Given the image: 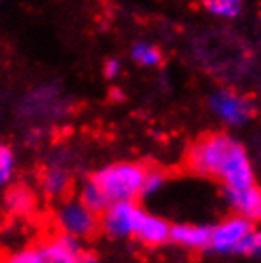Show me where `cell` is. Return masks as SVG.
I'll return each instance as SVG.
<instances>
[{
    "label": "cell",
    "mask_w": 261,
    "mask_h": 263,
    "mask_svg": "<svg viewBox=\"0 0 261 263\" xmlns=\"http://www.w3.org/2000/svg\"><path fill=\"white\" fill-rule=\"evenodd\" d=\"M240 147L242 145L221 132H206L187 147L183 155V168L189 174L221 183L225 166Z\"/></svg>",
    "instance_id": "obj_1"
},
{
    "label": "cell",
    "mask_w": 261,
    "mask_h": 263,
    "mask_svg": "<svg viewBox=\"0 0 261 263\" xmlns=\"http://www.w3.org/2000/svg\"><path fill=\"white\" fill-rule=\"evenodd\" d=\"M151 168V162H117L96 172L90 179L107 195L111 202L136 200L137 197H141L145 178Z\"/></svg>",
    "instance_id": "obj_2"
},
{
    "label": "cell",
    "mask_w": 261,
    "mask_h": 263,
    "mask_svg": "<svg viewBox=\"0 0 261 263\" xmlns=\"http://www.w3.org/2000/svg\"><path fill=\"white\" fill-rule=\"evenodd\" d=\"M145 212L136 200H117L99 216L101 231L109 237H134Z\"/></svg>",
    "instance_id": "obj_3"
},
{
    "label": "cell",
    "mask_w": 261,
    "mask_h": 263,
    "mask_svg": "<svg viewBox=\"0 0 261 263\" xmlns=\"http://www.w3.org/2000/svg\"><path fill=\"white\" fill-rule=\"evenodd\" d=\"M61 231L77 238H94L101 233V219L82 202H67L58 214Z\"/></svg>",
    "instance_id": "obj_4"
},
{
    "label": "cell",
    "mask_w": 261,
    "mask_h": 263,
    "mask_svg": "<svg viewBox=\"0 0 261 263\" xmlns=\"http://www.w3.org/2000/svg\"><path fill=\"white\" fill-rule=\"evenodd\" d=\"M39 248L42 252V256H44V263L96 261V256H90L91 252H86L77 240V237H72L65 231L48 237L44 242L39 244Z\"/></svg>",
    "instance_id": "obj_5"
},
{
    "label": "cell",
    "mask_w": 261,
    "mask_h": 263,
    "mask_svg": "<svg viewBox=\"0 0 261 263\" xmlns=\"http://www.w3.org/2000/svg\"><path fill=\"white\" fill-rule=\"evenodd\" d=\"M255 227L254 221L246 219L244 216H233L225 219L219 227L212 229V242H210V248L219 252H231L233 246H235L242 237H246L248 233H252Z\"/></svg>",
    "instance_id": "obj_6"
},
{
    "label": "cell",
    "mask_w": 261,
    "mask_h": 263,
    "mask_svg": "<svg viewBox=\"0 0 261 263\" xmlns=\"http://www.w3.org/2000/svg\"><path fill=\"white\" fill-rule=\"evenodd\" d=\"M227 195L238 214L250 221H261V189L255 183L244 189H227Z\"/></svg>",
    "instance_id": "obj_7"
},
{
    "label": "cell",
    "mask_w": 261,
    "mask_h": 263,
    "mask_svg": "<svg viewBox=\"0 0 261 263\" xmlns=\"http://www.w3.org/2000/svg\"><path fill=\"white\" fill-rule=\"evenodd\" d=\"M134 238L139 240L147 248H158V246H162L164 242L170 240V225L164 219L145 214L139 227L134 233Z\"/></svg>",
    "instance_id": "obj_8"
},
{
    "label": "cell",
    "mask_w": 261,
    "mask_h": 263,
    "mask_svg": "<svg viewBox=\"0 0 261 263\" xmlns=\"http://www.w3.org/2000/svg\"><path fill=\"white\" fill-rule=\"evenodd\" d=\"M212 105L216 109L223 119L229 120L231 124H238L242 120H246L252 115V105L250 101L242 99L240 96H235V93L223 92L219 96L212 99Z\"/></svg>",
    "instance_id": "obj_9"
},
{
    "label": "cell",
    "mask_w": 261,
    "mask_h": 263,
    "mask_svg": "<svg viewBox=\"0 0 261 263\" xmlns=\"http://www.w3.org/2000/svg\"><path fill=\"white\" fill-rule=\"evenodd\" d=\"M170 238L191 250H206L212 242L210 227H195V225H174L170 227Z\"/></svg>",
    "instance_id": "obj_10"
},
{
    "label": "cell",
    "mask_w": 261,
    "mask_h": 263,
    "mask_svg": "<svg viewBox=\"0 0 261 263\" xmlns=\"http://www.w3.org/2000/svg\"><path fill=\"white\" fill-rule=\"evenodd\" d=\"M40 185L48 197H65L71 191V176L61 166H48L40 176Z\"/></svg>",
    "instance_id": "obj_11"
},
{
    "label": "cell",
    "mask_w": 261,
    "mask_h": 263,
    "mask_svg": "<svg viewBox=\"0 0 261 263\" xmlns=\"http://www.w3.org/2000/svg\"><path fill=\"white\" fill-rule=\"evenodd\" d=\"M6 206L15 216H29L36 208V197L25 183L12 185L6 193Z\"/></svg>",
    "instance_id": "obj_12"
},
{
    "label": "cell",
    "mask_w": 261,
    "mask_h": 263,
    "mask_svg": "<svg viewBox=\"0 0 261 263\" xmlns=\"http://www.w3.org/2000/svg\"><path fill=\"white\" fill-rule=\"evenodd\" d=\"M80 202L84 204L88 210H91L94 214H98V216H101L109 206H111V200L107 198V195H105L101 189H99L98 185L94 183L91 179H88L86 181V185L82 187V193H80Z\"/></svg>",
    "instance_id": "obj_13"
},
{
    "label": "cell",
    "mask_w": 261,
    "mask_h": 263,
    "mask_svg": "<svg viewBox=\"0 0 261 263\" xmlns=\"http://www.w3.org/2000/svg\"><path fill=\"white\" fill-rule=\"evenodd\" d=\"M132 55H134V60H136L137 63H141V65H158V63L162 61L160 50L153 46H147V44H136Z\"/></svg>",
    "instance_id": "obj_14"
},
{
    "label": "cell",
    "mask_w": 261,
    "mask_h": 263,
    "mask_svg": "<svg viewBox=\"0 0 261 263\" xmlns=\"http://www.w3.org/2000/svg\"><path fill=\"white\" fill-rule=\"evenodd\" d=\"M210 12L233 17L240 10V0H200Z\"/></svg>",
    "instance_id": "obj_15"
},
{
    "label": "cell",
    "mask_w": 261,
    "mask_h": 263,
    "mask_svg": "<svg viewBox=\"0 0 261 263\" xmlns=\"http://www.w3.org/2000/svg\"><path fill=\"white\" fill-rule=\"evenodd\" d=\"M8 261H12V263H44V256H42L39 244H36V246H27V248H23V250L13 252L12 256L8 257Z\"/></svg>",
    "instance_id": "obj_16"
},
{
    "label": "cell",
    "mask_w": 261,
    "mask_h": 263,
    "mask_svg": "<svg viewBox=\"0 0 261 263\" xmlns=\"http://www.w3.org/2000/svg\"><path fill=\"white\" fill-rule=\"evenodd\" d=\"M13 172V153L8 145L0 143V185H4L12 178Z\"/></svg>",
    "instance_id": "obj_17"
},
{
    "label": "cell",
    "mask_w": 261,
    "mask_h": 263,
    "mask_svg": "<svg viewBox=\"0 0 261 263\" xmlns=\"http://www.w3.org/2000/svg\"><path fill=\"white\" fill-rule=\"evenodd\" d=\"M117 72H118V61L117 60H109L107 63H105V77H107V79H113Z\"/></svg>",
    "instance_id": "obj_18"
},
{
    "label": "cell",
    "mask_w": 261,
    "mask_h": 263,
    "mask_svg": "<svg viewBox=\"0 0 261 263\" xmlns=\"http://www.w3.org/2000/svg\"><path fill=\"white\" fill-rule=\"evenodd\" d=\"M257 254H261V246H259V252H257Z\"/></svg>",
    "instance_id": "obj_19"
}]
</instances>
